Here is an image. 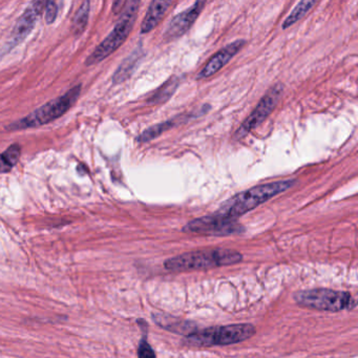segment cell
Here are the masks:
<instances>
[{
  "label": "cell",
  "mask_w": 358,
  "mask_h": 358,
  "mask_svg": "<svg viewBox=\"0 0 358 358\" xmlns=\"http://www.w3.org/2000/svg\"><path fill=\"white\" fill-rule=\"evenodd\" d=\"M90 15V3H83L79 8L78 12L75 15L74 22H73V33L75 37H79L85 32L87 28V22H89Z\"/></svg>",
  "instance_id": "17"
},
{
  "label": "cell",
  "mask_w": 358,
  "mask_h": 358,
  "mask_svg": "<svg viewBox=\"0 0 358 358\" xmlns=\"http://www.w3.org/2000/svg\"><path fill=\"white\" fill-rule=\"evenodd\" d=\"M80 92L81 85H76L62 97L48 102L22 120L12 123L7 127L8 131H20L31 127H38L60 118L74 106L80 95Z\"/></svg>",
  "instance_id": "5"
},
{
  "label": "cell",
  "mask_w": 358,
  "mask_h": 358,
  "mask_svg": "<svg viewBox=\"0 0 358 358\" xmlns=\"http://www.w3.org/2000/svg\"><path fill=\"white\" fill-rule=\"evenodd\" d=\"M296 183V180H282L272 183L262 184L250 189L245 190L226 201L217 211V215L229 220H236L249 211L268 202L274 196L290 189Z\"/></svg>",
  "instance_id": "1"
},
{
  "label": "cell",
  "mask_w": 358,
  "mask_h": 358,
  "mask_svg": "<svg viewBox=\"0 0 358 358\" xmlns=\"http://www.w3.org/2000/svg\"><path fill=\"white\" fill-rule=\"evenodd\" d=\"M139 6V1L127 3V8H124V11H123L118 24H116L110 34L89 56L85 62L87 66L99 64L123 45L135 24Z\"/></svg>",
  "instance_id": "6"
},
{
  "label": "cell",
  "mask_w": 358,
  "mask_h": 358,
  "mask_svg": "<svg viewBox=\"0 0 358 358\" xmlns=\"http://www.w3.org/2000/svg\"><path fill=\"white\" fill-rule=\"evenodd\" d=\"M57 14V5L55 3H52V1H48L47 7H45V22H47V24H52V22H55Z\"/></svg>",
  "instance_id": "21"
},
{
  "label": "cell",
  "mask_w": 358,
  "mask_h": 358,
  "mask_svg": "<svg viewBox=\"0 0 358 358\" xmlns=\"http://www.w3.org/2000/svg\"><path fill=\"white\" fill-rule=\"evenodd\" d=\"M176 121H177V118L171 119V120L159 123V124L154 125V127L145 129V131L139 136V138H138V141L141 142V143H146V142L156 139L157 137L162 135L164 131L173 129L176 125Z\"/></svg>",
  "instance_id": "16"
},
{
  "label": "cell",
  "mask_w": 358,
  "mask_h": 358,
  "mask_svg": "<svg viewBox=\"0 0 358 358\" xmlns=\"http://www.w3.org/2000/svg\"><path fill=\"white\" fill-rule=\"evenodd\" d=\"M206 3L205 1H196L192 7L181 12L171 20L164 33V38L167 41L179 38L183 36L187 31L194 26L200 14L202 13Z\"/></svg>",
  "instance_id": "9"
},
{
  "label": "cell",
  "mask_w": 358,
  "mask_h": 358,
  "mask_svg": "<svg viewBox=\"0 0 358 358\" xmlns=\"http://www.w3.org/2000/svg\"><path fill=\"white\" fill-rule=\"evenodd\" d=\"M242 261V253L232 249H203L171 257L164 262V268L171 272L194 271L234 265Z\"/></svg>",
  "instance_id": "2"
},
{
  "label": "cell",
  "mask_w": 358,
  "mask_h": 358,
  "mask_svg": "<svg viewBox=\"0 0 358 358\" xmlns=\"http://www.w3.org/2000/svg\"><path fill=\"white\" fill-rule=\"evenodd\" d=\"M173 5V1L171 0H165V1H152L146 12L145 18L141 26V34H146L150 33V31L154 30L161 20L164 17L166 12L169 11V7Z\"/></svg>",
  "instance_id": "13"
},
{
  "label": "cell",
  "mask_w": 358,
  "mask_h": 358,
  "mask_svg": "<svg viewBox=\"0 0 358 358\" xmlns=\"http://www.w3.org/2000/svg\"><path fill=\"white\" fill-rule=\"evenodd\" d=\"M294 301L301 307L318 311L338 312L356 307V301L352 297L351 293L332 289L299 291L294 293Z\"/></svg>",
  "instance_id": "4"
},
{
  "label": "cell",
  "mask_w": 358,
  "mask_h": 358,
  "mask_svg": "<svg viewBox=\"0 0 358 358\" xmlns=\"http://www.w3.org/2000/svg\"><path fill=\"white\" fill-rule=\"evenodd\" d=\"M152 320L164 330L184 335L186 337L189 336L198 330V327L194 322L176 318L169 315V314L154 313L152 314Z\"/></svg>",
  "instance_id": "12"
},
{
  "label": "cell",
  "mask_w": 358,
  "mask_h": 358,
  "mask_svg": "<svg viewBox=\"0 0 358 358\" xmlns=\"http://www.w3.org/2000/svg\"><path fill=\"white\" fill-rule=\"evenodd\" d=\"M255 333L257 329L251 324L211 327L203 330L198 329L196 332L187 336V343L199 348L236 345L251 338Z\"/></svg>",
  "instance_id": "3"
},
{
  "label": "cell",
  "mask_w": 358,
  "mask_h": 358,
  "mask_svg": "<svg viewBox=\"0 0 358 358\" xmlns=\"http://www.w3.org/2000/svg\"><path fill=\"white\" fill-rule=\"evenodd\" d=\"M6 158L9 161L10 164L12 166H15L17 164L18 160H20V146L18 144H13V145L10 146L5 152Z\"/></svg>",
  "instance_id": "20"
},
{
  "label": "cell",
  "mask_w": 358,
  "mask_h": 358,
  "mask_svg": "<svg viewBox=\"0 0 358 358\" xmlns=\"http://www.w3.org/2000/svg\"><path fill=\"white\" fill-rule=\"evenodd\" d=\"M12 165L10 164L5 155L0 154V173H9L12 169Z\"/></svg>",
  "instance_id": "22"
},
{
  "label": "cell",
  "mask_w": 358,
  "mask_h": 358,
  "mask_svg": "<svg viewBox=\"0 0 358 358\" xmlns=\"http://www.w3.org/2000/svg\"><path fill=\"white\" fill-rule=\"evenodd\" d=\"M284 87L280 83L272 87L267 94L259 100L257 108L247 117L246 120L241 124L238 131L234 134V139L241 140L248 136L251 131L259 127L268 117L270 116L274 108L278 106V101L282 96Z\"/></svg>",
  "instance_id": "8"
},
{
  "label": "cell",
  "mask_w": 358,
  "mask_h": 358,
  "mask_svg": "<svg viewBox=\"0 0 358 358\" xmlns=\"http://www.w3.org/2000/svg\"><path fill=\"white\" fill-rule=\"evenodd\" d=\"M137 55L138 52H136L135 54H133V56L127 58L124 64L118 69V71H117L114 76L115 83H121V81L125 80L127 77H129V75L131 74V69H134L136 62H138V59H139Z\"/></svg>",
  "instance_id": "19"
},
{
  "label": "cell",
  "mask_w": 358,
  "mask_h": 358,
  "mask_svg": "<svg viewBox=\"0 0 358 358\" xmlns=\"http://www.w3.org/2000/svg\"><path fill=\"white\" fill-rule=\"evenodd\" d=\"M139 327L143 331V336L140 341L139 347H138V358H157L156 353L152 345L148 343L146 339V332H148V322L144 320H138Z\"/></svg>",
  "instance_id": "18"
},
{
  "label": "cell",
  "mask_w": 358,
  "mask_h": 358,
  "mask_svg": "<svg viewBox=\"0 0 358 358\" xmlns=\"http://www.w3.org/2000/svg\"><path fill=\"white\" fill-rule=\"evenodd\" d=\"M315 5L316 3L313 1V0H303V1L297 3L296 7L291 12L290 15L282 22V30H286V29L290 28L293 24H296V22L301 20Z\"/></svg>",
  "instance_id": "14"
},
{
  "label": "cell",
  "mask_w": 358,
  "mask_h": 358,
  "mask_svg": "<svg viewBox=\"0 0 358 358\" xmlns=\"http://www.w3.org/2000/svg\"><path fill=\"white\" fill-rule=\"evenodd\" d=\"M245 45H246V41H241L240 39V41H236L234 43L228 45L227 47L220 50L205 64L204 68L199 73L196 78L199 80H202V79H207L217 74L245 47Z\"/></svg>",
  "instance_id": "11"
},
{
  "label": "cell",
  "mask_w": 358,
  "mask_h": 358,
  "mask_svg": "<svg viewBox=\"0 0 358 358\" xmlns=\"http://www.w3.org/2000/svg\"><path fill=\"white\" fill-rule=\"evenodd\" d=\"M48 1H36L33 3L28 9L22 14V17L18 20L11 38H10V49L15 47L18 43H22L26 37L30 34L31 31L34 28L37 17L43 13V10L47 7Z\"/></svg>",
  "instance_id": "10"
},
{
  "label": "cell",
  "mask_w": 358,
  "mask_h": 358,
  "mask_svg": "<svg viewBox=\"0 0 358 358\" xmlns=\"http://www.w3.org/2000/svg\"><path fill=\"white\" fill-rule=\"evenodd\" d=\"M183 231L188 234H204V236H226L243 234L245 228L238 221L226 219L217 213H213V215L198 217L188 222L184 226Z\"/></svg>",
  "instance_id": "7"
},
{
  "label": "cell",
  "mask_w": 358,
  "mask_h": 358,
  "mask_svg": "<svg viewBox=\"0 0 358 358\" xmlns=\"http://www.w3.org/2000/svg\"><path fill=\"white\" fill-rule=\"evenodd\" d=\"M179 85L180 79L177 78V77H173L154 94V96L150 98V101L152 102V103L166 102L175 94V92L177 91Z\"/></svg>",
  "instance_id": "15"
}]
</instances>
